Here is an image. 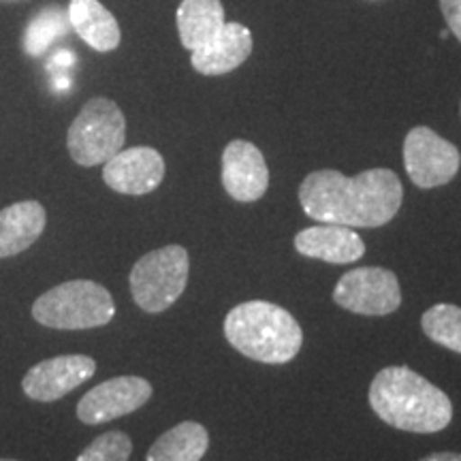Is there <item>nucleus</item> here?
Segmentation results:
<instances>
[{
	"label": "nucleus",
	"mask_w": 461,
	"mask_h": 461,
	"mask_svg": "<svg viewBox=\"0 0 461 461\" xmlns=\"http://www.w3.org/2000/svg\"><path fill=\"white\" fill-rule=\"evenodd\" d=\"M402 201L403 186L391 169H367L355 177L321 169L299 186V203L312 221L350 229L383 227L393 221Z\"/></svg>",
	"instance_id": "f257e3e1"
},
{
	"label": "nucleus",
	"mask_w": 461,
	"mask_h": 461,
	"mask_svg": "<svg viewBox=\"0 0 461 461\" xmlns=\"http://www.w3.org/2000/svg\"><path fill=\"white\" fill-rule=\"evenodd\" d=\"M370 406L391 428L412 434H436L453 419L445 391L406 366L384 367L374 376Z\"/></svg>",
	"instance_id": "f03ea898"
},
{
	"label": "nucleus",
	"mask_w": 461,
	"mask_h": 461,
	"mask_svg": "<svg viewBox=\"0 0 461 461\" xmlns=\"http://www.w3.org/2000/svg\"><path fill=\"white\" fill-rule=\"evenodd\" d=\"M224 336L238 353L267 366L295 359L303 344L295 316L261 299L235 305L224 319Z\"/></svg>",
	"instance_id": "7ed1b4c3"
},
{
	"label": "nucleus",
	"mask_w": 461,
	"mask_h": 461,
	"mask_svg": "<svg viewBox=\"0 0 461 461\" xmlns=\"http://www.w3.org/2000/svg\"><path fill=\"white\" fill-rule=\"evenodd\" d=\"M113 316L112 293L92 280L62 282L32 303V319L50 330H95L112 322Z\"/></svg>",
	"instance_id": "20e7f679"
},
{
	"label": "nucleus",
	"mask_w": 461,
	"mask_h": 461,
	"mask_svg": "<svg viewBox=\"0 0 461 461\" xmlns=\"http://www.w3.org/2000/svg\"><path fill=\"white\" fill-rule=\"evenodd\" d=\"M190 258L184 246L171 244L148 252L131 269V293L143 312L160 314L180 299L188 285Z\"/></svg>",
	"instance_id": "39448f33"
},
{
	"label": "nucleus",
	"mask_w": 461,
	"mask_h": 461,
	"mask_svg": "<svg viewBox=\"0 0 461 461\" xmlns=\"http://www.w3.org/2000/svg\"><path fill=\"white\" fill-rule=\"evenodd\" d=\"M126 120L122 109L112 99H90L68 126L67 148L82 167L105 165L124 148Z\"/></svg>",
	"instance_id": "423d86ee"
},
{
	"label": "nucleus",
	"mask_w": 461,
	"mask_h": 461,
	"mask_svg": "<svg viewBox=\"0 0 461 461\" xmlns=\"http://www.w3.org/2000/svg\"><path fill=\"white\" fill-rule=\"evenodd\" d=\"M333 302L353 314L387 316L402 305V288L391 269L357 267L338 280Z\"/></svg>",
	"instance_id": "0eeeda50"
},
{
	"label": "nucleus",
	"mask_w": 461,
	"mask_h": 461,
	"mask_svg": "<svg viewBox=\"0 0 461 461\" xmlns=\"http://www.w3.org/2000/svg\"><path fill=\"white\" fill-rule=\"evenodd\" d=\"M403 167L414 186L438 188L457 176L461 154L429 126H417L403 141Z\"/></svg>",
	"instance_id": "6e6552de"
},
{
	"label": "nucleus",
	"mask_w": 461,
	"mask_h": 461,
	"mask_svg": "<svg viewBox=\"0 0 461 461\" xmlns=\"http://www.w3.org/2000/svg\"><path fill=\"white\" fill-rule=\"evenodd\" d=\"M152 397V384L141 376H115L90 389L77 403V419L101 425L140 411Z\"/></svg>",
	"instance_id": "1a4fd4ad"
},
{
	"label": "nucleus",
	"mask_w": 461,
	"mask_h": 461,
	"mask_svg": "<svg viewBox=\"0 0 461 461\" xmlns=\"http://www.w3.org/2000/svg\"><path fill=\"white\" fill-rule=\"evenodd\" d=\"M96 361L86 355H60L32 366L22 380V389L34 402H58L90 380Z\"/></svg>",
	"instance_id": "9d476101"
},
{
	"label": "nucleus",
	"mask_w": 461,
	"mask_h": 461,
	"mask_svg": "<svg viewBox=\"0 0 461 461\" xmlns=\"http://www.w3.org/2000/svg\"><path fill=\"white\" fill-rule=\"evenodd\" d=\"M165 177V158L154 148L137 146L120 149L103 167V180L120 194H148L160 186Z\"/></svg>",
	"instance_id": "9b49d317"
},
{
	"label": "nucleus",
	"mask_w": 461,
	"mask_h": 461,
	"mask_svg": "<svg viewBox=\"0 0 461 461\" xmlns=\"http://www.w3.org/2000/svg\"><path fill=\"white\" fill-rule=\"evenodd\" d=\"M222 186L229 197L252 203L267 193L269 169L255 143L235 140L222 152Z\"/></svg>",
	"instance_id": "f8f14e48"
},
{
	"label": "nucleus",
	"mask_w": 461,
	"mask_h": 461,
	"mask_svg": "<svg viewBox=\"0 0 461 461\" xmlns=\"http://www.w3.org/2000/svg\"><path fill=\"white\" fill-rule=\"evenodd\" d=\"M299 255L333 265H348L366 255V244L355 229L321 222L319 227L299 230L295 235Z\"/></svg>",
	"instance_id": "ddd939ff"
},
{
	"label": "nucleus",
	"mask_w": 461,
	"mask_h": 461,
	"mask_svg": "<svg viewBox=\"0 0 461 461\" xmlns=\"http://www.w3.org/2000/svg\"><path fill=\"white\" fill-rule=\"evenodd\" d=\"M252 51V32L238 22H227L222 31L197 51H190V65L201 75H224L244 65Z\"/></svg>",
	"instance_id": "4468645a"
},
{
	"label": "nucleus",
	"mask_w": 461,
	"mask_h": 461,
	"mask_svg": "<svg viewBox=\"0 0 461 461\" xmlns=\"http://www.w3.org/2000/svg\"><path fill=\"white\" fill-rule=\"evenodd\" d=\"M48 214L39 201H20L0 210V258L20 255L41 238Z\"/></svg>",
	"instance_id": "2eb2a0df"
},
{
	"label": "nucleus",
	"mask_w": 461,
	"mask_h": 461,
	"mask_svg": "<svg viewBox=\"0 0 461 461\" xmlns=\"http://www.w3.org/2000/svg\"><path fill=\"white\" fill-rule=\"evenodd\" d=\"M68 24L79 39L96 51H113L120 45V26L112 11L103 7L99 0H71L68 5Z\"/></svg>",
	"instance_id": "dca6fc26"
},
{
	"label": "nucleus",
	"mask_w": 461,
	"mask_h": 461,
	"mask_svg": "<svg viewBox=\"0 0 461 461\" xmlns=\"http://www.w3.org/2000/svg\"><path fill=\"white\" fill-rule=\"evenodd\" d=\"M176 22L180 41L188 51L203 48L227 24L221 0H182Z\"/></svg>",
	"instance_id": "f3484780"
},
{
	"label": "nucleus",
	"mask_w": 461,
	"mask_h": 461,
	"mask_svg": "<svg viewBox=\"0 0 461 461\" xmlns=\"http://www.w3.org/2000/svg\"><path fill=\"white\" fill-rule=\"evenodd\" d=\"M210 447V434L201 423L184 420L149 447L146 461H201Z\"/></svg>",
	"instance_id": "a211bd4d"
},
{
	"label": "nucleus",
	"mask_w": 461,
	"mask_h": 461,
	"mask_svg": "<svg viewBox=\"0 0 461 461\" xmlns=\"http://www.w3.org/2000/svg\"><path fill=\"white\" fill-rule=\"evenodd\" d=\"M425 336L431 342L445 346L453 353L461 355V308L453 303L431 305L420 319Z\"/></svg>",
	"instance_id": "6ab92c4d"
},
{
	"label": "nucleus",
	"mask_w": 461,
	"mask_h": 461,
	"mask_svg": "<svg viewBox=\"0 0 461 461\" xmlns=\"http://www.w3.org/2000/svg\"><path fill=\"white\" fill-rule=\"evenodd\" d=\"M68 15L60 7H48L31 20L24 34V50L28 56H41L50 45L65 37L68 31Z\"/></svg>",
	"instance_id": "aec40b11"
},
{
	"label": "nucleus",
	"mask_w": 461,
	"mask_h": 461,
	"mask_svg": "<svg viewBox=\"0 0 461 461\" xmlns=\"http://www.w3.org/2000/svg\"><path fill=\"white\" fill-rule=\"evenodd\" d=\"M132 442L124 431H107L90 442L75 461H129Z\"/></svg>",
	"instance_id": "412c9836"
},
{
	"label": "nucleus",
	"mask_w": 461,
	"mask_h": 461,
	"mask_svg": "<svg viewBox=\"0 0 461 461\" xmlns=\"http://www.w3.org/2000/svg\"><path fill=\"white\" fill-rule=\"evenodd\" d=\"M440 9L448 31L461 41V0H440Z\"/></svg>",
	"instance_id": "4be33fe9"
},
{
	"label": "nucleus",
	"mask_w": 461,
	"mask_h": 461,
	"mask_svg": "<svg viewBox=\"0 0 461 461\" xmlns=\"http://www.w3.org/2000/svg\"><path fill=\"white\" fill-rule=\"evenodd\" d=\"M75 65V56L71 51L60 50L58 54L50 60V71H58V73H65L67 68H71Z\"/></svg>",
	"instance_id": "5701e85b"
},
{
	"label": "nucleus",
	"mask_w": 461,
	"mask_h": 461,
	"mask_svg": "<svg viewBox=\"0 0 461 461\" xmlns=\"http://www.w3.org/2000/svg\"><path fill=\"white\" fill-rule=\"evenodd\" d=\"M419 461H461V453H431L428 457L419 459Z\"/></svg>",
	"instance_id": "b1692460"
},
{
	"label": "nucleus",
	"mask_w": 461,
	"mask_h": 461,
	"mask_svg": "<svg viewBox=\"0 0 461 461\" xmlns=\"http://www.w3.org/2000/svg\"><path fill=\"white\" fill-rule=\"evenodd\" d=\"M0 461H15V459H0Z\"/></svg>",
	"instance_id": "393cba45"
}]
</instances>
